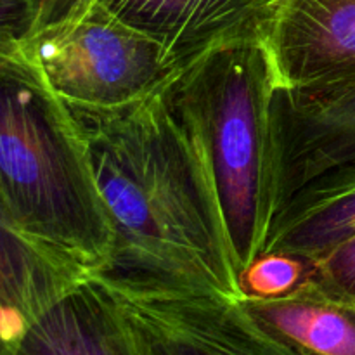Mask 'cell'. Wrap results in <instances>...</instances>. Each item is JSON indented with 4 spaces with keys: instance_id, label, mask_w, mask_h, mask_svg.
I'll return each instance as SVG.
<instances>
[{
    "instance_id": "6da1fadb",
    "label": "cell",
    "mask_w": 355,
    "mask_h": 355,
    "mask_svg": "<svg viewBox=\"0 0 355 355\" xmlns=\"http://www.w3.org/2000/svg\"><path fill=\"white\" fill-rule=\"evenodd\" d=\"M68 107L114 232L110 263L94 276L125 286L203 288L241 300L203 148L165 87L113 110Z\"/></svg>"
},
{
    "instance_id": "7a4b0ae2",
    "label": "cell",
    "mask_w": 355,
    "mask_h": 355,
    "mask_svg": "<svg viewBox=\"0 0 355 355\" xmlns=\"http://www.w3.org/2000/svg\"><path fill=\"white\" fill-rule=\"evenodd\" d=\"M0 198L30 234L97 274L114 232L85 139L23 49L0 51Z\"/></svg>"
},
{
    "instance_id": "3957f363",
    "label": "cell",
    "mask_w": 355,
    "mask_h": 355,
    "mask_svg": "<svg viewBox=\"0 0 355 355\" xmlns=\"http://www.w3.org/2000/svg\"><path fill=\"white\" fill-rule=\"evenodd\" d=\"M276 85L263 37L218 45L165 85L203 148L239 276L263 255L276 215Z\"/></svg>"
},
{
    "instance_id": "277c9868",
    "label": "cell",
    "mask_w": 355,
    "mask_h": 355,
    "mask_svg": "<svg viewBox=\"0 0 355 355\" xmlns=\"http://www.w3.org/2000/svg\"><path fill=\"white\" fill-rule=\"evenodd\" d=\"M23 51L68 106H127L162 90L179 71L162 45L101 3L40 28Z\"/></svg>"
},
{
    "instance_id": "5b68a950",
    "label": "cell",
    "mask_w": 355,
    "mask_h": 355,
    "mask_svg": "<svg viewBox=\"0 0 355 355\" xmlns=\"http://www.w3.org/2000/svg\"><path fill=\"white\" fill-rule=\"evenodd\" d=\"M272 130L277 205L270 238L309 208L355 187V83L276 85Z\"/></svg>"
},
{
    "instance_id": "8992f818",
    "label": "cell",
    "mask_w": 355,
    "mask_h": 355,
    "mask_svg": "<svg viewBox=\"0 0 355 355\" xmlns=\"http://www.w3.org/2000/svg\"><path fill=\"white\" fill-rule=\"evenodd\" d=\"M106 284L139 355H311L218 291Z\"/></svg>"
},
{
    "instance_id": "52a82bcc",
    "label": "cell",
    "mask_w": 355,
    "mask_h": 355,
    "mask_svg": "<svg viewBox=\"0 0 355 355\" xmlns=\"http://www.w3.org/2000/svg\"><path fill=\"white\" fill-rule=\"evenodd\" d=\"M263 42L277 87L355 83V0H279Z\"/></svg>"
},
{
    "instance_id": "ba28073f",
    "label": "cell",
    "mask_w": 355,
    "mask_h": 355,
    "mask_svg": "<svg viewBox=\"0 0 355 355\" xmlns=\"http://www.w3.org/2000/svg\"><path fill=\"white\" fill-rule=\"evenodd\" d=\"M279 0H99L121 23L162 45L177 69L218 45L263 37Z\"/></svg>"
},
{
    "instance_id": "9c48e42d",
    "label": "cell",
    "mask_w": 355,
    "mask_h": 355,
    "mask_svg": "<svg viewBox=\"0 0 355 355\" xmlns=\"http://www.w3.org/2000/svg\"><path fill=\"white\" fill-rule=\"evenodd\" d=\"M90 276L30 234L0 198V355H16L31 324Z\"/></svg>"
},
{
    "instance_id": "30bf717a",
    "label": "cell",
    "mask_w": 355,
    "mask_h": 355,
    "mask_svg": "<svg viewBox=\"0 0 355 355\" xmlns=\"http://www.w3.org/2000/svg\"><path fill=\"white\" fill-rule=\"evenodd\" d=\"M16 355H139L106 283L87 277L31 324Z\"/></svg>"
},
{
    "instance_id": "8fae6325",
    "label": "cell",
    "mask_w": 355,
    "mask_h": 355,
    "mask_svg": "<svg viewBox=\"0 0 355 355\" xmlns=\"http://www.w3.org/2000/svg\"><path fill=\"white\" fill-rule=\"evenodd\" d=\"M252 318L311 355H355V300L318 281L277 298H245Z\"/></svg>"
},
{
    "instance_id": "7c38bea8",
    "label": "cell",
    "mask_w": 355,
    "mask_h": 355,
    "mask_svg": "<svg viewBox=\"0 0 355 355\" xmlns=\"http://www.w3.org/2000/svg\"><path fill=\"white\" fill-rule=\"evenodd\" d=\"M355 236V187L309 208L270 238L266 252H291L321 259Z\"/></svg>"
},
{
    "instance_id": "4fadbf2b",
    "label": "cell",
    "mask_w": 355,
    "mask_h": 355,
    "mask_svg": "<svg viewBox=\"0 0 355 355\" xmlns=\"http://www.w3.org/2000/svg\"><path fill=\"white\" fill-rule=\"evenodd\" d=\"M319 260L302 253L267 252L250 263L239 276L245 298H277L318 279Z\"/></svg>"
},
{
    "instance_id": "5bb4252c",
    "label": "cell",
    "mask_w": 355,
    "mask_h": 355,
    "mask_svg": "<svg viewBox=\"0 0 355 355\" xmlns=\"http://www.w3.org/2000/svg\"><path fill=\"white\" fill-rule=\"evenodd\" d=\"M45 0H0V51L23 49L44 21Z\"/></svg>"
},
{
    "instance_id": "9a60e30c",
    "label": "cell",
    "mask_w": 355,
    "mask_h": 355,
    "mask_svg": "<svg viewBox=\"0 0 355 355\" xmlns=\"http://www.w3.org/2000/svg\"><path fill=\"white\" fill-rule=\"evenodd\" d=\"M318 283L355 300V236L319 259Z\"/></svg>"
},
{
    "instance_id": "2e32d148",
    "label": "cell",
    "mask_w": 355,
    "mask_h": 355,
    "mask_svg": "<svg viewBox=\"0 0 355 355\" xmlns=\"http://www.w3.org/2000/svg\"><path fill=\"white\" fill-rule=\"evenodd\" d=\"M97 2L99 0H45L44 21H42L40 28L78 17L80 14L87 12L90 7L96 6Z\"/></svg>"
}]
</instances>
